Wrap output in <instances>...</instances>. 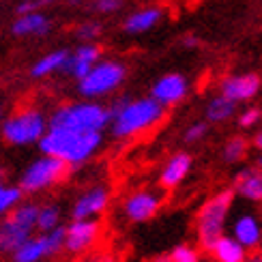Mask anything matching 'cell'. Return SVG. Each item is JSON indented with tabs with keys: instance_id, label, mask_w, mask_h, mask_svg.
Instances as JSON below:
<instances>
[{
	"instance_id": "19",
	"label": "cell",
	"mask_w": 262,
	"mask_h": 262,
	"mask_svg": "<svg viewBox=\"0 0 262 262\" xmlns=\"http://www.w3.org/2000/svg\"><path fill=\"white\" fill-rule=\"evenodd\" d=\"M67 58H69L67 50L52 52V54H48V56H43L39 62H35V67L30 69V75H32V78H46V75H50L54 71H62Z\"/></svg>"
},
{
	"instance_id": "13",
	"label": "cell",
	"mask_w": 262,
	"mask_h": 262,
	"mask_svg": "<svg viewBox=\"0 0 262 262\" xmlns=\"http://www.w3.org/2000/svg\"><path fill=\"white\" fill-rule=\"evenodd\" d=\"M99 56H101L99 48L93 46V43H84V46H80L73 54H69V58H67V62H64L62 71H67V73L73 75V78L82 80L84 75L89 73L97 62H99Z\"/></svg>"
},
{
	"instance_id": "27",
	"label": "cell",
	"mask_w": 262,
	"mask_h": 262,
	"mask_svg": "<svg viewBox=\"0 0 262 262\" xmlns=\"http://www.w3.org/2000/svg\"><path fill=\"white\" fill-rule=\"evenodd\" d=\"M170 256H172V262H198V254L187 245L174 247V252Z\"/></svg>"
},
{
	"instance_id": "9",
	"label": "cell",
	"mask_w": 262,
	"mask_h": 262,
	"mask_svg": "<svg viewBox=\"0 0 262 262\" xmlns=\"http://www.w3.org/2000/svg\"><path fill=\"white\" fill-rule=\"evenodd\" d=\"M64 238H67V228L58 226L50 232H43L39 236H30L28 241L17 247L13 254V262H41L52 254H56L58 249L64 247Z\"/></svg>"
},
{
	"instance_id": "6",
	"label": "cell",
	"mask_w": 262,
	"mask_h": 262,
	"mask_svg": "<svg viewBox=\"0 0 262 262\" xmlns=\"http://www.w3.org/2000/svg\"><path fill=\"white\" fill-rule=\"evenodd\" d=\"M69 163L62 161L58 157H52V155H43L37 161H32L30 166L24 170L19 179V187L24 193H37L52 187V185L60 183L69 172Z\"/></svg>"
},
{
	"instance_id": "40",
	"label": "cell",
	"mask_w": 262,
	"mask_h": 262,
	"mask_svg": "<svg viewBox=\"0 0 262 262\" xmlns=\"http://www.w3.org/2000/svg\"><path fill=\"white\" fill-rule=\"evenodd\" d=\"M0 185H3V183H0Z\"/></svg>"
},
{
	"instance_id": "11",
	"label": "cell",
	"mask_w": 262,
	"mask_h": 262,
	"mask_svg": "<svg viewBox=\"0 0 262 262\" xmlns=\"http://www.w3.org/2000/svg\"><path fill=\"white\" fill-rule=\"evenodd\" d=\"M107 204H110V191L105 187H93L75 200L71 215L73 220H93L107 209Z\"/></svg>"
},
{
	"instance_id": "26",
	"label": "cell",
	"mask_w": 262,
	"mask_h": 262,
	"mask_svg": "<svg viewBox=\"0 0 262 262\" xmlns=\"http://www.w3.org/2000/svg\"><path fill=\"white\" fill-rule=\"evenodd\" d=\"M245 150H247V142L243 140V138H232L230 142L226 144V148H224V157H226V161H238L243 155H245Z\"/></svg>"
},
{
	"instance_id": "31",
	"label": "cell",
	"mask_w": 262,
	"mask_h": 262,
	"mask_svg": "<svg viewBox=\"0 0 262 262\" xmlns=\"http://www.w3.org/2000/svg\"><path fill=\"white\" fill-rule=\"evenodd\" d=\"M121 0H97V11H101V13H112V11L121 9Z\"/></svg>"
},
{
	"instance_id": "21",
	"label": "cell",
	"mask_w": 262,
	"mask_h": 262,
	"mask_svg": "<svg viewBox=\"0 0 262 262\" xmlns=\"http://www.w3.org/2000/svg\"><path fill=\"white\" fill-rule=\"evenodd\" d=\"M213 254L220 262H243V247L238 241H232V238L222 236L220 241L215 243Z\"/></svg>"
},
{
	"instance_id": "1",
	"label": "cell",
	"mask_w": 262,
	"mask_h": 262,
	"mask_svg": "<svg viewBox=\"0 0 262 262\" xmlns=\"http://www.w3.org/2000/svg\"><path fill=\"white\" fill-rule=\"evenodd\" d=\"M101 131H75L67 127H48L39 140V150L43 155L58 157L69 166H80L91 159L101 146Z\"/></svg>"
},
{
	"instance_id": "32",
	"label": "cell",
	"mask_w": 262,
	"mask_h": 262,
	"mask_svg": "<svg viewBox=\"0 0 262 262\" xmlns=\"http://www.w3.org/2000/svg\"><path fill=\"white\" fill-rule=\"evenodd\" d=\"M258 118H260V110H247V112L241 116V125H243V127H249V125H254Z\"/></svg>"
},
{
	"instance_id": "16",
	"label": "cell",
	"mask_w": 262,
	"mask_h": 262,
	"mask_svg": "<svg viewBox=\"0 0 262 262\" xmlns=\"http://www.w3.org/2000/svg\"><path fill=\"white\" fill-rule=\"evenodd\" d=\"M189 168H191V157L187 155V152H177V155L166 163L159 183L163 185V187H168V189L177 187V185L185 179V174L189 172Z\"/></svg>"
},
{
	"instance_id": "8",
	"label": "cell",
	"mask_w": 262,
	"mask_h": 262,
	"mask_svg": "<svg viewBox=\"0 0 262 262\" xmlns=\"http://www.w3.org/2000/svg\"><path fill=\"white\" fill-rule=\"evenodd\" d=\"M123 80H125L123 64L114 60H103V62H97L80 80V93L84 97H101L118 89Z\"/></svg>"
},
{
	"instance_id": "38",
	"label": "cell",
	"mask_w": 262,
	"mask_h": 262,
	"mask_svg": "<svg viewBox=\"0 0 262 262\" xmlns=\"http://www.w3.org/2000/svg\"><path fill=\"white\" fill-rule=\"evenodd\" d=\"M69 3H80V0H69Z\"/></svg>"
},
{
	"instance_id": "29",
	"label": "cell",
	"mask_w": 262,
	"mask_h": 262,
	"mask_svg": "<svg viewBox=\"0 0 262 262\" xmlns=\"http://www.w3.org/2000/svg\"><path fill=\"white\" fill-rule=\"evenodd\" d=\"M41 5H46V0H21L17 5V13L24 15V13H32V11H37Z\"/></svg>"
},
{
	"instance_id": "18",
	"label": "cell",
	"mask_w": 262,
	"mask_h": 262,
	"mask_svg": "<svg viewBox=\"0 0 262 262\" xmlns=\"http://www.w3.org/2000/svg\"><path fill=\"white\" fill-rule=\"evenodd\" d=\"M236 191L252 200H262V172L256 168H249L238 174Z\"/></svg>"
},
{
	"instance_id": "23",
	"label": "cell",
	"mask_w": 262,
	"mask_h": 262,
	"mask_svg": "<svg viewBox=\"0 0 262 262\" xmlns=\"http://www.w3.org/2000/svg\"><path fill=\"white\" fill-rule=\"evenodd\" d=\"M60 226V209L54 204L41 206L39 209V217H37V228L41 232H50L54 228Z\"/></svg>"
},
{
	"instance_id": "37",
	"label": "cell",
	"mask_w": 262,
	"mask_h": 262,
	"mask_svg": "<svg viewBox=\"0 0 262 262\" xmlns=\"http://www.w3.org/2000/svg\"><path fill=\"white\" fill-rule=\"evenodd\" d=\"M249 262H262V256H254V258L249 260Z\"/></svg>"
},
{
	"instance_id": "33",
	"label": "cell",
	"mask_w": 262,
	"mask_h": 262,
	"mask_svg": "<svg viewBox=\"0 0 262 262\" xmlns=\"http://www.w3.org/2000/svg\"><path fill=\"white\" fill-rule=\"evenodd\" d=\"M86 262H112V260H110V258H103V256H95V258L86 260Z\"/></svg>"
},
{
	"instance_id": "36",
	"label": "cell",
	"mask_w": 262,
	"mask_h": 262,
	"mask_svg": "<svg viewBox=\"0 0 262 262\" xmlns=\"http://www.w3.org/2000/svg\"><path fill=\"white\" fill-rule=\"evenodd\" d=\"M155 262H172V256H159Z\"/></svg>"
},
{
	"instance_id": "14",
	"label": "cell",
	"mask_w": 262,
	"mask_h": 262,
	"mask_svg": "<svg viewBox=\"0 0 262 262\" xmlns=\"http://www.w3.org/2000/svg\"><path fill=\"white\" fill-rule=\"evenodd\" d=\"M185 93H187V82H185V78L179 73L163 75V78L152 86V97H155L161 105H172V103L181 101Z\"/></svg>"
},
{
	"instance_id": "10",
	"label": "cell",
	"mask_w": 262,
	"mask_h": 262,
	"mask_svg": "<svg viewBox=\"0 0 262 262\" xmlns=\"http://www.w3.org/2000/svg\"><path fill=\"white\" fill-rule=\"evenodd\" d=\"M99 236V224L95 220H73L67 228V238H64V249H69L71 254H82Z\"/></svg>"
},
{
	"instance_id": "2",
	"label": "cell",
	"mask_w": 262,
	"mask_h": 262,
	"mask_svg": "<svg viewBox=\"0 0 262 262\" xmlns=\"http://www.w3.org/2000/svg\"><path fill=\"white\" fill-rule=\"evenodd\" d=\"M110 114H112V134L116 138H131L159 123L163 116V105L155 97L138 101L123 97V99L112 103Z\"/></svg>"
},
{
	"instance_id": "30",
	"label": "cell",
	"mask_w": 262,
	"mask_h": 262,
	"mask_svg": "<svg viewBox=\"0 0 262 262\" xmlns=\"http://www.w3.org/2000/svg\"><path fill=\"white\" fill-rule=\"evenodd\" d=\"M204 134H206V125H204V123H198V125H193V127L187 129V134H185V140H187V142H195V140H200Z\"/></svg>"
},
{
	"instance_id": "39",
	"label": "cell",
	"mask_w": 262,
	"mask_h": 262,
	"mask_svg": "<svg viewBox=\"0 0 262 262\" xmlns=\"http://www.w3.org/2000/svg\"><path fill=\"white\" fill-rule=\"evenodd\" d=\"M0 114H3V110H0Z\"/></svg>"
},
{
	"instance_id": "3",
	"label": "cell",
	"mask_w": 262,
	"mask_h": 262,
	"mask_svg": "<svg viewBox=\"0 0 262 262\" xmlns=\"http://www.w3.org/2000/svg\"><path fill=\"white\" fill-rule=\"evenodd\" d=\"M112 123L110 107L99 103H71L62 105L50 118V127H67L75 131H103Z\"/></svg>"
},
{
	"instance_id": "22",
	"label": "cell",
	"mask_w": 262,
	"mask_h": 262,
	"mask_svg": "<svg viewBox=\"0 0 262 262\" xmlns=\"http://www.w3.org/2000/svg\"><path fill=\"white\" fill-rule=\"evenodd\" d=\"M234 234H236V241L241 245H256L258 238H260V228L256 224L254 217H241L234 226Z\"/></svg>"
},
{
	"instance_id": "12",
	"label": "cell",
	"mask_w": 262,
	"mask_h": 262,
	"mask_svg": "<svg viewBox=\"0 0 262 262\" xmlns=\"http://www.w3.org/2000/svg\"><path fill=\"white\" fill-rule=\"evenodd\" d=\"M159 204H161L159 195L150 191H136L125 200L123 209L131 222H146L159 211Z\"/></svg>"
},
{
	"instance_id": "17",
	"label": "cell",
	"mask_w": 262,
	"mask_h": 262,
	"mask_svg": "<svg viewBox=\"0 0 262 262\" xmlns=\"http://www.w3.org/2000/svg\"><path fill=\"white\" fill-rule=\"evenodd\" d=\"M11 30H13V35H17V37L46 35L50 30V21L43 13H39V11H32V13H24L21 17H17V21L11 26Z\"/></svg>"
},
{
	"instance_id": "20",
	"label": "cell",
	"mask_w": 262,
	"mask_h": 262,
	"mask_svg": "<svg viewBox=\"0 0 262 262\" xmlns=\"http://www.w3.org/2000/svg\"><path fill=\"white\" fill-rule=\"evenodd\" d=\"M161 13L157 9H144V11H138V13L129 15L125 21V30L131 32V35H138V32H144L148 28H152L159 21Z\"/></svg>"
},
{
	"instance_id": "25",
	"label": "cell",
	"mask_w": 262,
	"mask_h": 262,
	"mask_svg": "<svg viewBox=\"0 0 262 262\" xmlns=\"http://www.w3.org/2000/svg\"><path fill=\"white\" fill-rule=\"evenodd\" d=\"M21 187H7V185H0V215H7L9 211H13L19 204L21 198Z\"/></svg>"
},
{
	"instance_id": "15",
	"label": "cell",
	"mask_w": 262,
	"mask_h": 262,
	"mask_svg": "<svg viewBox=\"0 0 262 262\" xmlns=\"http://www.w3.org/2000/svg\"><path fill=\"white\" fill-rule=\"evenodd\" d=\"M260 89V78L254 73L249 75H238V78H230L222 84V93L232 101H241V99H249L254 97Z\"/></svg>"
},
{
	"instance_id": "34",
	"label": "cell",
	"mask_w": 262,
	"mask_h": 262,
	"mask_svg": "<svg viewBox=\"0 0 262 262\" xmlns=\"http://www.w3.org/2000/svg\"><path fill=\"white\" fill-rule=\"evenodd\" d=\"M183 43H185V46H198V39H193V37H187V39H185Z\"/></svg>"
},
{
	"instance_id": "28",
	"label": "cell",
	"mask_w": 262,
	"mask_h": 262,
	"mask_svg": "<svg viewBox=\"0 0 262 262\" xmlns=\"http://www.w3.org/2000/svg\"><path fill=\"white\" fill-rule=\"evenodd\" d=\"M99 32H101V26L97 24V21H86V24H82L78 28V37L84 39V41H91V39H95L97 35H99Z\"/></svg>"
},
{
	"instance_id": "35",
	"label": "cell",
	"mask_w": 262,
	"mask_h": 262,
	"mask_svg": "<svg viewBox=\"0 0 262 262\" xmlns=\"http://www.w3.org/2000/svg\"><path fill=\"white\" fill-rule=\"evenodd\" d=\"M256 146H258V148L262 150V131H260V134L256 136Z\"/></svg>"
},
{
	"instance_id": "4",
	"label": "cell",
	"mask_w": 262,
	"mask_h": 262,
	"mask_svg": "<svg viewBox=\"0 0 262 262\" xmlns=\"http://www.w3.org/2000/svg\"><path fill=\"white\" fill-rule=\"evenodd\" d=\"M41 206L26 202V204H17L3 222H0V249L3 252L13 254L17 247L24 245L32 230L37 228V217H39Z\"/></svg>"
},
{
	"instance_id": "5",
	"label": "cell",
	"mask_w": 262,
	"mask_h": 262,
	"mask_svg": "<svg viewBox=\"0 0 262 262\" xmlns=\"http://www.w3.org/2000/svg\"><path fill=\"white\" fill-rule=\"evenodd\" d=\"M234 193L232 189L217 193L215 198H211L202 206V211L198 215V238H200V245L204 249H211L215 243L222 238V230H224V222H226V213L230 209Z\"/></svg>"
},
{
	"instance_id": "24",
	"label": "cell",
	"mask_w": 262,
	"mask_h": 262,
	"mask_svg": "<svg viewBox=\"0 0 262 262\" xmlns=\"http://www.w3.org/2000/svg\"><path fill=\"white\" fill-rule=\"evenodd\" d=\"M234 112V101L228 99L226 95L217 97L209 103V110H206V116L211 118V121H226L228 116Z\"/></svg>"
},
{
	"instance_id": "7",
	"label": "cell",
	"mask_w": 262,
	"mask_h": 262,
	"mask_svg": "<svg viewBox=\"0 0 262 262\" xmlns=\"http://www.w3.org/2000/svg\"><path fill=\"white\" fill-rule=\"evenodd\" d=\"M48 127L50 125L46 121V116L39 110H21L5 121L3 138L9 144L24 146V144H32V142H39L43 134L48 131Z\"/></svg>"
}]
</instances>
